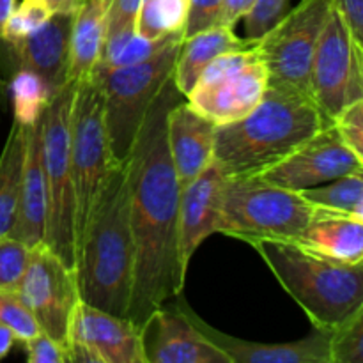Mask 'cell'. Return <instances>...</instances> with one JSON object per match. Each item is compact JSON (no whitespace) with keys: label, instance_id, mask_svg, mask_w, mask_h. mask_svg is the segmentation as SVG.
<instances>
[{"label":"cell","instance_id":"1","mask_svg":"<svg viewBox=\"0 0 363 363\" xmlns=\"http://www.w3.org/2000/svg\"><path fill=\"white\" fill-rule=\"evenodd\" d=\"M183 98L170 77L149 106L126 158L131 229L137 250L128 319L140 326L156 308L183 293L186 282L181 277L177 259L181 188L167 142V113Z\"/></svg>","mask_w":363,"mask_h":363},{"label":"cell","instance_id":"2","mask_svg":"<svg viewBox=\"0 0 363 363\" xmlns=\"http://www.w3.org/2000/svg\"><path fill=\"white\" fill-rule=\"evenodd\" d=\"M133 229L126 160L106 176L77 247L74 275L84 303L128 318L135 282Z\"/></svg>","mask_w":363,"mask_h":363},{"label":"cell","instance_id":"3","mask_svg":"<svg viewBox=\"0 0 363 363\" xmlns=\"http://www.w3.org/2000/svg\"><path fill=\"white\" fill-rule=\"evenodd\" d=\"M332 123L308 94L268 82L248 116L216 126L213 162L225 177L259 176Z\"/></svg>","mask_w":363,"mask_h":363},{"label":"cell","instance_id":"4","mask_svg":"<svg viewBox=\"0 0 363 363\" xmlns=\"http://www.w3.org/2000/svg\"><path fill=\"white\" fill-rule=\"evenodd\" d=\"M314 328L333 330L363 308V262L350 264L298 241H248Z\"/></svg>","mask_w":363,"mask_h":363},{"label":"cell","instance_id":"5","mask_svg":"<svg viewBox=\"0 0 363 363\" xmlns=\"http://www.w3.org/2000/svg\"><path fill=\"white\" fill-rule=\"evenodd\" d=\"M183 39L172 41L149 59L128 66H94L91 78L103 99L110 151L116 163L130 156L149 106L174 73Z\"/></svg>","mask_w":363,"mask_h":363},{"label":"cell","instance_id":"6","mask_svg":"<svg viewBox=\"0 0 363 363\" xmlns=\"http://www.w3.org/2000/svg\"><path fill=\"white\" fill-rule=\"evenodd\" d=\"M314 206L296 190L273 184L261 176L225 177L220 197L218 234L241 241H296Z\"/></svg>","mask_w":363,"mask_h":363},{"label":"cell","instance_id":"7","mask_svg":"<svg viewBox=\"0 0 363 363\" xmlns=\"http://www.w3.org/2000/svg\"><path fill=\"white\" fill-rule=\"evenodd\" d=\"M77 82H67L41 113V160L46 186V223L43 243L74 269V190L71 176L69 131Z\"/></svg>","mask_w":363,"mask_h":363},{"label":"cell","instance_id":"8","mask_svg":"<svg viewBox=\"0 0 363 363\" xmlns=\"http://www.w3.org/2000/svg\"><path fill=\"white\" fill-rule=\"evenodd\" d=\"M77 247L98 202L106 176L117 165L110 151L103 99L91 74L77 82L69 131Z\"/></svg>","mask_w":363,"mask_h":363},{"label":"cell","instance_id":"9","mask_svg":"<svg viewBox=\"0 0 363 363\" xmlns=\"http://www.w3.org/2000/svg\"><path fill=\"white\" fill-rule=\"evenodd\" d=\"M266 89L268 71L255 46L213 59L186 101L216 126H223L248 116L261 103Z\"/></svg>","mask_w":363,"mask_h":363},{"label":"cell","instance_id":"10","mask_svg":"<svg viewBox=\"0 0 363 363\" xmlns=\"http://www.w3.org/2000/svg\"><path fill=\"white\" fill-rule=\"evenodd\" d=\"M332 7V0H300L259 39L257 52L269 84L311 96L312 59Z\"/></svg>","mask_w":363,"mask_h":363},{"label":"cell","instance_id":"11","mask_svg":"<svg viewBox=\"0 0 363 363\" xmlns=\"http://www.w3.org/2000/svg\"><path fill=\"white\" fill-rule=\"evenodd\" d=\"M16 293L30 308L39 330L66 350L78 296L74 269L45 243L30 248L28 264Z\"/></svg>","mask_w":363,"mask_h":363},{"label":"cell","instance_id":"12","mask_svg":"<svg viewBox=\"0 0 363 363\" xmlns=\"http://www.w3.org/2000/svg\"><path fill=\"white\" fill-rule=\"evenodd\" d=\"M66 362L145 363L142 326L80 300L71 319Z\"/></svg>","mask_w":363,"mask_h":363},{"label":"cell","instance_id":"13","mask_svg":"<svg viewBox=\"0 0 363 363\" xmlns=\"http://www.w3.org/2000/svg\"><path fill=\"white\" fill-rule=\"evenodd\" d=\"M358 170H363V156L344 142L332 123L259 176L282 188L301 191Z\"/></svg>","mask_w":363,"mask_h":363},{"label":"cell","instance_id":"14","mask_svg":"<svg viewBox=\"0 0 363 363\" xmlns=\"http://www.w3.org/2000/svg\"><path fill=\"white\" fill-rule=\"evenodd\" d=\"M360 59H363V45L354 41L344 16L333 6L311 67V96L330 121L350 105V77Z\"/></svg>","mask_w":363,"mask_h":363},{"label":"cell","instance_id":"15","mask_svg":"<svg viewBox=\"0 0 363 363\" xmlns=\"http://www.w3.org/2000/svg\"><path fill=\"white\" fill-rule=\"evenodd\" d=\"M174 307L197 328V332L209 344L222 351L230 363H330V335L332 330L314 328L300 340L291 342H254L238 339L201 318L183 298V293L176 296Z\"/></svg>","mask_w":363,"mask_h":363},{"label":"cell","instance_id":"16","mask_svg":"<svg viewBox=\"0 0 363 363\" xmlns=\"http://www.w3.org/2000/svg\"><path fill=\"white\" fill-rule=\"evenodd\" d=\"M73 14H52L38 30L18 41L0 39L11 71L25 69L38 74L57 94L69 80V43Z\"/></svg>","mask_w":363,"mask_h":363},{"label":"cell","instance_id":"17","mask_svg":"<svg viewBox=\"0 0 363 363\" xmlns=\"http://www.w3.org/2000/svg\"><path fill=\"white\" fill-rule=\"evenodd\" d=\"M223 181L225 174L211 162L190 184L181 188L177 211V259L184 280L199 247L209 236L218 234Z\"/></svg>","mask_w":363,"mask_h":363},{"label":"cell","instance_id":"18","mask_svg":"<svg viewBox=\"0 0 363 363\" xmlns=\"http://www.w3.org/2000/svg\"><path fill=\"white\" fill-rule=\"evenodd\" d=\"M145 363H230L177 311L156 308L142 325Z\"/></svg>","mask_w":363,"mask_h":363},{"label":"cell","instance_id":"19","mask_svg":"<svg viewBox=\"0 0 363 363\" xmlns=\"http://www.w3.org/2000/svg\"><path fill=\"white\" fill-rule=\"evenodd\" d=\"M216 124L199 113L186 98L167 113V142L179 188L190 184L209 163L215 151Z\"/></svg>","mask_w":363,"mask_h":363},{"label":"cell","instance_id":"20","mask_svg":"<svg viewBox=\"0 0 363 363\" xmlns=\"http://www.w3.org/2000/svg\"><path fill=\"white\" fill-rule=\"evenodd\" d=\"M25 156L21 169L20 197L14 225L7 236L35 247L45 240L46 223V186L41 160V117L23 126Z\"/></svg>","mask_w":363,"mask_h":363},{"label":"cell","instance_id":"21","mask_svg":"<svg viewBox=\"0 0 363 363\" xmlns=\"http://www.w3.org/2000/svg\"><path fill=\"white\" fill-rule=\"evenodd\" d=\"M298 243L337 261L363 262V216L314 206Z\"/></svg>","mask_w":363,"mask_h":363},{"label":"cell","instance_id":"22","mask_svg":"<svg viewBox=\"0 0 363 363\" xmlns=\"http://www.w3.org/2000/svg\"><path fill=\"white\" fill-rule=\"evenodd\" d=\"M257 43L259 41H252L247 38H238L234 34V28L223 27V25H216L191 38L183 39L172 74L177 91L186 98L197 84L202 71L213 59L229 52L252 50L257 46Z\"/></svg>","mask_w":363,"mask_h":363},{"label":"cell","instance_id":"23","mask_svg":"<svg viewBox=\"0 0 363 363\" xmlns=\"http://www.w3.org/2000/svg\"><path fill=\"white\" fill-rule=\"evenodd\" d=\"M110 0H82L73 14L69 43V80L89 77L98 64L105 38V18Z\"/></svg>","mask_w":363,"mask_h":363},{"label":"cell","instance_id":"24","mask_svg":"<svg viewBox=\"0 0 363 363\" xmlns=\"http://www.w3.org/2000/svg\"><path fill=\"white\" fill-rule=\"evenodd\" d=\"M25 156V131L13 119L9 135L0 152V238L11 233L16 220L21 169Z\"/></svg>","mask_w":363,"mask_h":363},{"label":"cell","instance_id":"25","mask_svg":"<svg viewBox=\"0 0 363 363\" xmlns=\"http://www.w3.org/2000/svg\"><path fill=\"white\" fill-rule=\"evenodd\" d=\"M312 206L363 216V170L300 191Z\"/></svg>","mask_w":363,"mask_h":363},{"label":"cell","instance_id":"26","mask_svg":"<svg viewBox=\"0 0 363 363\" xmlns=\"http://www.w3.org/2000/svg\"><path fill=\"white\" fill-rule=\"evenodd\" d=\"M7 94L13 105L14 121L21 126L39 121L43 110L52 99V92L43 78L25 69L13 71V77L7 82Z\"/></svg>","mask_w":363,"mask_h":363},{"label":"cell","instance_id":"27","mask_svg":"<svg viewBox=\"0 0 363 363\" xmlns=\"http://www.w3.org/2000/svg\"><path fill=\"white\" fill-rule=\"evenodd\" d=\"M188 0H142L137 18V35L142 39H160L183 32Z\"/></svg>","mask_w":363,"mask_h":363},{"label":"cell","instance_id":"28","mask_svg":"<svg viewBox=\"0 0 363 363\" xmlns=\"http://www.w3.org/2000/svg\"><path fill=\"white\" fill-rule=\"evenodd\" d=\"M142 0H110L105 18V38L98 64H108L137 35Z\"/></svg>","mask_w":363,"mask_h":363},{"label":"cell","instance_id":"29","mask_svg":"<svg viewBox=\"0 0 363 363\" xmlns=\"http://www.w3.org/2000/svg\"><path fill=\"white\" fill-rule=\"evenodd\" d=\"M330 363H363V308L332 330Z\"/></svg>","mask_w":363,"mask_h":363},{"label":"cell","instance_id":"30","mask_svg":"<svg viewBox=\"0 0 363 363\" xmlns=\"http://www.w3.org/2000/svg\"><path fill=\"white\" fill-rule=\"evenodd\" d=\"M0 323L13 330L14 337L21 344L41 332L30 308L16 291H0Z\"/></svg>","mask_w":363,"mask_h":363},{"label":"cell","instance_id":"31","mask_svg":"<svg viewBox=\"0 0 363 363\" xmlns=\"http://www.w3.org/2000/svg\"><path fill=\"white\" fill-rule=\"evenodd\" d=\"M30 247L11 236L0 238V291H16L28 264Z\"/></svg>","mask_w":363,"mask_h":363},{"label":"cell","instance_id":"32","mask_svg":"<svg viewBox=\"0 0 363 363\" xmlns=\"http://www.w3.org/2000/svg\"><path fill=\"white\" fill-rule=\"evenodd\" d=\"M52 11L48 9L45 0H21L16 4L13 14L9 16L4 30V41H18L25 35L38 30L48 18Z\"/></svg>","mask_w":363,"mask_h":363},{"label":"cell","instance_id":"33","mask_svg":"<svg viewBox=\"0 0 363 363\" xmlns=\"http://www.w3.org/2000/svg\"><path fill=\"white\" fill-rule=\"evenodd\" d=\"M287 11L289 0H257L254 9L243 18L247 39L259 41Z\"/></svg>","mask_w":363,"mask_h":363},{"label":"cell","instance_id":"34","mask_svg":"<svg viewBox=\"0 0 363 363\" xmlns=\"http://www.w3.org/2000/svg\"><path fill=\"white\" fill-rule=\"evenodd\" d=\"M220 16H222V0H188L183 39L220 25Z\"/></svg>","mask_w":363,"mask_h":363},{"label":"cell","instance_id":"35","mask_svg":"<svg viewBox=\"0 0 363 363\" xmlns=\"http://www.w3.org/2000/svg\"><path fill=\"white\" fill-rule=\"evenodd\" d=\"M337 131L357 155L363 156V99L344 106L333 117Z\"/></svg>","mask_w":363,"mask_h":363},{"label":"cell","instance_id":"36","mask_svg":"<svg viewBox=\"0 0 363 363\" xmlns=\"http://www.w3.org/2000/svg\"><path fill=\"white\" fill-rule=\"evenodd\" d=\"M23 346L27 347V360L30 363H66V350L45 332H38L25 340Z\"/></svg>","mask_w":363,"mask_h":363},{"label":"cell","instance_id":"37","mask_svg":"<svg viewBox=\"0 0 363 363\" xmlns=\"http://www.w3.org/2000/svg\"><path fill=\"white\" fill-rule=\"evenodd\" d=\"M346 20L354 41L363 45V0H332Z\"/></svg>","mask_w":363,"mask_h":363},{"label":"cell","instance_id":"38","mask_svg":"<svg viewBox=\"0 0 363 363\" xmlns=\"http://www.w3.org/2000/svg\"><path fill=\"white\" fill-rule=\"evenodd\" d=\"M257 0H222V16L220 25L234 28V25L243 20L255 7Z\"/></svg>","mask_w":363,"mask_h":363},{"label":"cell","instance_id":"39","mask_svg":"<svg viewBox=\"0 0 363 363\" xmlns=\"http://www.w3.org/2000/svg\"><path fill=\"white\" fill-rule=\"evenodd\" d=\"M45 2L48 6V9L52 11V14H74V11L78 9L82 0H45Z\"/></svg>","mask_w":363,"mask_h":363},{"label":"cell","instance_id":"40","mask_svg":"<svg viewBox=\"0 0 363 363\" xmlns=\"http://www.w3.org/2000/svg\"><path fill=\"white\" fill-rule=\"evenodd\" d=\"M16 342L18 340H16V337H14L13 330L7 328L6 325H2V323H0V360L9 354V351L13 350V346Z\"/></svg>","mask_w":363,"mask_h":363},{"label":"cell","instance_id":"41","mask_svg":"<svg viewBox=\"0 0 363 363\" xmlns=\"http://www.w3.org/2000/svg\"><path fill=\"white\" fill-rule=\"evenodd\" d=\"M16 7V0H0V39H4V30L9 16Z\"/></svg>","mask_w":363,"mask_h":363},{"label":"cell","instance_id":"42","mask_svg":"<svg viewBox=\"0 0 363 363\" xmlns=\"http://www.w3.org/2000/svg\"><path fill=\"white\" fill-rule=\"evenodd\" d=\"M6 101H7V82L4 80L2 74H0V117H2Z\"/></svg>","mask_w":363,"mask_h":363}]
</instances>
